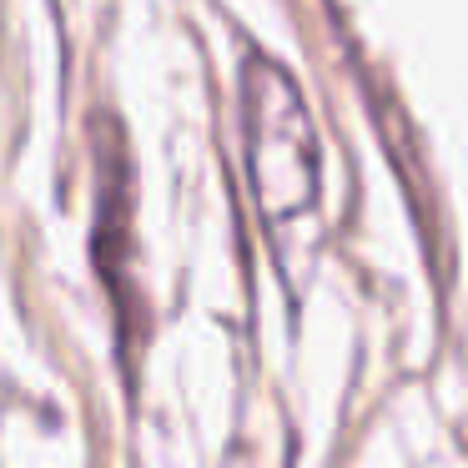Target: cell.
Here are the masks:
<instances>
[{
    "instance_id": "cell-1",
    "label": "cell",
    "mask_w": 468,
    "mask_h": 468,
    "mask_svg": "<svg viewBox=\"0 0 468 468\" xmlns=\"http://www.w3.org/2000/svg\"><path fill=\"white\" fill-rule=\"evenodd\" d=\"M242 132L257 207L272 227H292L317 207V142L297 86L277 61L252 56L242 71Z\"/></svg>"
}]
</instances>
